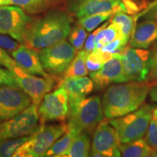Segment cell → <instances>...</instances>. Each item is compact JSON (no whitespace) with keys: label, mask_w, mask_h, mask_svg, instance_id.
Wrapping results in <instances>:
<instances>
[{"label":"cell","mask_w":157,"mask_h":157,"mask_svg":"<svg viewBox=\"0 0 157 157\" xmlns=\"http://www.w3.org/2000/svg\"><path fill=\"white\" fill-rule=\"evenodd\" d=\"M149 90L146 81L111 84L102 98L104 115L110 119L132 112L144 104Z\"/></svg>","instance_id":"cell-1"},{"label":"cell","mask_w":157,"mask_h":157,"mask_svg":"<svg viewBox=\"0 0 157 157\" xmlns=\"http://www.w3.org/2000/svg\"><path fill=\"white\" fill-rule=\"evenodd\" d=\"M71 29L69 15L62 10H51L32 21L23 42L34 50H41L66 39Z\"/></svg>","instance_id":"cell-2"},{"label":"cell","mask_w":157,"mask_h":157,"mask_svg":"<svg viewBox=\"0 0 157 157\" xmlns=\"http://www.w3.org/2000/svg\"><path fill=\"white\" fill-rule=\"evenodd\" d=\"M101 100L98 96L84 98L68 103V129L76 135L91 133L103 119Z\"/></svg>","instance_id":"cell-3"},{"label":"cell","mask_w":157,"mask_h":157,"mask_svg":"<svg viewBox=\"0 0 157 157\" xmlns=\"http://www.w3.org/2000/svg\"><path fill=\"white\" fill-rule=\"evenodd\" d=\"M152 108L144 103L132 112L109 119L110 124L119 133L121 143L131 142L146 135L152 119Z\"/></svg>","instance_id":"cell-4"},{"label":"cell","mask_w":157,"mask_h":157,"mask_svg":"<svg viewBox=\"0 0 157 157\" xmlns=\"http://www.w3.org/2000/svg\"><path fill=\"white\" fill-rule=\"evenodd\" d=\"M68 130L65 124L41 125L36 127L29 141L21 146L13 156L42 157L54 143Z\"/></svg>","instance_id":"cell-5"},{"label":"cell","mask_w":157,"mask_h":157,"mask_svg":"<svg viewBox=\"0 0 157 157\" xmlns=\"http://www.w3.org/2000/svg\"><path fill=\"white\" fill-rule=\"evenodd\" d=\"M45 71L53 76L63 74L76 56V50L66 39L38 52Z\"/></svg>","instance_id":"cell-6"},{"label":"cell","mask_w":157,"mask_h":157,"mask_svg":"<svg viewBox=\"0 0 157 157\" xmlns=\"http://www.w3.org/2000/svg\"><path fill=\"white\" fill-rule=\"evenodd\" d=\"M39 120L38 105L32 103L22 112L0 124V141L31 135Z\"/></svg>","instance_id":"cell-7"},{"label":"cell","mask_w":157,"mask_h":157,"mask_svg":"<svg viewBox=\"0 0 157 157\" xmlns=\"http://www.w3.org/2000/svg\"><path fill=\"white\" fill-rule=\"evenodd\" d=\"M32 21V18L18 6H0V34L8 35L17 42H23Z\"/></svg>","instance_id":"cell-8"},{"label":"cell","mask_w":157,"mask_h":157,"mask_svg":"<svg viewBox=\"0 0 157 157\" xmlns=\"http://www.w3.org/2000/svg\"><path fill=\"white\" fill-rule=\"evenodd\" d=\"M121 144L120 137L116 129L109 121L103 119L94 130L89 156L119 157Z\"/></svg>","instance_id":"cell-9"},{"label":"cell","mask_w":157,"mask_h":157,"mask_svg":"<svg viewBox=\"0 0 157 157\" xmlns=\"http://www.w3.org/2000/svg\"><path fill=\"white\" fill-rule=\"evenodd\" d=\"M124 73L128 82H145L149 74L150 51L129 47L120 52Z\"/></svg>","instance_id":"cell-10"},{"label":"cell","mask_w":157,"mask_h":157,"mask_svg":"<svg viewBox=\"0 0 157 157\" xmlns=\"http://www.w3.org/2000/svg\"><path fill=\"white\" fill-rule=\"evenodd\" d=\"M10 71L14 75L20 89L31 98L33 103L39 105L44 96L52 89L55 85L53 76L47 77H38L29 74L15 64Z\"/></svg>","instance_id":"cell-11"},{"label":"cell","mask_w":157,"mask_h":157,"mask_svg":"<svg viewBox=\"0 0 157 157\" xmlns=\"http://www.w3.org/2000/svg\"><path fill=\"white\" fill-rule=\"evenodd\" d=\"M68 98L63 87L52 93H48L44 96L39 103L38 113L42 123L50 121H63L68 117Z\"/></svg>","instance_id":"cell-12"},{"label":"cell","mask_w":157,"mask_h":157,"mask_svg":"<svg viewBox=\"0 0 157 157\" xmlns=\"http://www.w3.org/2000/svg\"><path fill=\"white\" fill-rule=\"evenodd\" d=\"M31 98L21 89L0 87V121L11 119L31 104Z\"/></svg>","instance_id":"cell-13"},{"label":"cell","mask_w":157,"mask_h":157,"mask_svg":"<svg viewBox=\"0 0 157 157\" xmlns=\"http://www.w3.org/2000/svg\"><path fill=\"white\" fill-rule=\"evenodd\" d=\"M67 10L77 18L111 11L126 13L121 0H68Z\"/></svg>","instance_id":"cell-14"},{"label":"cell","mask_w":157,"mask_h":157,"mask_svg":"<svg viewBox=\"0 0 157 157\" xmlns=\"http://www.w3.org/2000/svg\"><path fill=\"white\" fill-rule=\"evenodd\" d=\"M90 76L96 90L104 89L113 84L128 82L124 73L120 53L105 63L99 70L91 72Z\"/></svg>","instance_id":"cell-15"},{"label":"cell","mask_w":157,"mask_h":157,"mask_svg":"<svg viewBox=\"0 0 157 157\" xmlns=\"http://www.w3.org/2000/svg\"><path fill=\"white\" fill-rule=\"evenodd\" d=\"M11 56L17 66L27 73L43 77L50 76L43 68L39 53L34 49L27 45H21L11 52Z\"/></svg>","instance_id":"cell-16"},{"label":"cell","mask_w":157,"mask_h":157,"mask_svg":"<svg viewBox=\"0 0 157 157\" xmlns=\"http://www.w3.org/2000/svg\"><path fill=\"white\" fill-rule=\"evenodd\" d=\"M157 41V20L146 18L134 28L129 47L148 49Z\"/></svg>","instance_id":"cell-17"},{"label":"cell","mask_w":157,"mask_h":157,"mask_svg":"<svg viewBox=\"0 0 157 157\" xmlns=\"http://www.w3.org/2000/svg\"><path fill=\"white\" fill-rule=\"evenodd\" d=\"M59 87H63L66 91L69 103L86 98L93 90L94 84L87 76H74L63 78Z\"/></svg>","instance_id":"cell-18"},{"label":"cell","mask_w":157,"mask_h":157,"mask_svg":"<svg viewBox=\"0 0 157 157\" xmlns=\"http://www.w3.org/2000/svg\"><path fill=\"white\" fill-rule=\"evenodd\" d=\"M119 151L121 156L123 157L155 156L156 153L143 138L128 143H121L119 146Z\"/></svg>","instance_id":"cell-19"},{"label":"cell","mask_w":157,"mask_h":157,"mask_svg":"<svg viewBox=\"0 0 157 157\" xmlns=\"http://www.w3.org/2000/svg\"><path fill=\"white\" fill-rule=\"evenodd\" d=\"M58 0H2V5H16L30 14L42 13L57 3Z\"/></svg>","instance_id":"cell-20"},{"label":"cell","mask_w":157,"mask_h":157,"mask_svg":"<svg viewBox=\"0 0 157 157\" xmlns=\"http://www.w3.org/2000/svg\"><path fill=\"white\" fill-rule=\"evenodd\" d=\"M121 37L123 38L119 27L114 23L108 21L101 25L100 31L97 34L95 50H101L105 45Z\"/></svg>","instance_id":"cell-21"},{"label":"cell","mask_w":157,"mask_h":157,"mask_svg":"<svg viewBox=\"0 0 157 157\" xmlns=\"http://www.w3.org/2000/svg\"><path fill=\"white\" fill-rule=\"evenodd\" d=\"M89 133L82 132L76 135L73 142L64 154V157L89 156L90 151V138Z\"/></svg>","instance_id":"cell-22"},{"label":"cell","mask_w":157,"mask_h":157,"mask_svg":"<svg viewBox=\"0 0 157 157\" xmlns=\"http://www.w3.org/2000/svg\"><path fill=\"white\" fill-rule=\"evenodd\" d=\"M136 21L135 15H130L124 12H117L111 17V22L119 27L124 39L128 42L134 30Z\"/></svg>","instance_id":"cell-23"},{"label":"cell","mask_w":157,"mask_h":157,"mask_svg":"<svg viewBox=\"0 0 157 157\" xmlns=\"http://www.w3.org/2000/svg\"><path fill=\"white\" fill-rule=\"evenodd\" d=\"M88 52L84 50H80L76 54L67 69L63 74V78L74 76H85L89 74L86 66V58Z\"/></svg>","instance_id":"cell-24"},{"label":"cell","mask_w":157,"mask_h":157,"mask_svg":"<svg viewBox=\"0 0 157 157\" xmlns=\"http://www.w3.org/2000/svg\"><path fill=\"white\" fill-rule=\"evenodd\" d=\"M76 135L74 131L68 129L64 135L58 138L46 152L44 156H63L75 138Z\"/></svg>","instance_id":"cell-25"},{"label":"cell","mask_w":157,"mask_h":157,"mask_svg":"<svg viewBox=\"0 0 157 157\" xmlns=\"http://www.w3.org/2000/svg\"><path fill=\"white\" fill-rule=\"evenodd\" d=\"M119 53H111V52H103L101 50H94L87 54L86 58V66L88 71L94 72L99 70L103 65L117 56Z\"/></svg>","instance_id":"cell-26"},{"label":"cell","mask_w":157,"mask_h":157,"mask_svg":"<svg viewBox=\"0 0 157 157\" xmlns=\"http://www.w3.org/2000/svg\"><path fill=\"white\" fill-rule=\"evenodd\" d=\"M114 12H106V13H97L88 16L82 17L78 18V22L87 32H91L98 28L102 23L108 21L110 17L113 16Z\"/></svg>","instance_id":"cell-27"},{"label":"cell","mask_w":157,"mask_h":157,"mask_svg":"<svg viewBox=\"0 0 157 157\" xmlns=\"http://www.w3.org/2000/svg\"><path fill=\"white\" fill-rule=\"evenodd\" d=\"M31 135L0 141V157L13 156L15 151L31 139Z\"/></svg>","instance_id":"cell-28"},{"label":"cell","mask_w":157,"mask_h":157,"mask_svg":"<svg viewBox=\"0 0 157 157\" xmlns=\"http://www.w3.org/2000/svg\"><path fill=\"white\" fill-rule=\"evenodd\" d=\"M68 37L71 44L76 50H80L83 48L87 38V31L81 25L77 23V25L71 29Z\"/></svg>","instance_id":"cell-29"},{"label":"cell","mask_w":157,"mask_h":157,"mask_svg":"<svg viewBox=\"0 0 157 157\" xmlns=\"http://www.w3.org/2000/svg\"><path fill=\"white\" fill-rule=\"evenodd\" d=\"M145 140L155 151L157 152V120L151 119L146 133Z\"/></svg>","instance_id":"cell-30"},{"label":"cell","mask_w":157,"mask_h":157,"mask_svg":"<svg viewBox=\"0 0 157 157\" xmlns=\"http://www.w3.org/2000/svg\"><path fill=\"white\" fill-rule=\"evenodd\" d=\"M0 85L19 88L14 75L8 68L5 69V68H0Z\"/></svg>","instance_id":"cell-31"},{"label":"cell","mask_w":157,"mask_h":157,"mask_svg":"<svg viewBox=\"0 0 157 157\" xmlns=\"http://www.w3.org/2000/svg\"><path fill=\"white\" fill-rule=\"evenodd\" d=\"M127 44V42L122 37H121L105 45L101 49V50L103 52H111V53H120L123 49L126 47Z\"/></svg>","instance_id":"cell-32"},{"label":"cell","mask_w":157,"mask_h":157,"mask_svg":"<svg viewBox=\"0 0 157 157\" xmlns=\"http://www.w3.org/2000/svg\"><path fill=\"white\" fill-rule=\"evenodd\" d=\"M149 79L157 80V43L154 44L153 50L150 51V58H149Z\"/></svg>","instance_id":"cell-33"},{"label":"cell","mask_w":157,"mask_h":157,"mask_svg":"<svg viewBox=\"0 0 157 157\" xmlns=\"http://www.w3.org/2000/svg\"><path fill=\"white\" fill-rule=\"evenodd\" d=\"M18 47V43L6 34H0V48L9 52H13Z\"/></svg>","instance_id":"cell-34"},{"label":"cell","mask_w":157,"mask_h":157,"mask_svg":"<svg viewBox=\"0 0 157 157\" xmlns=\"http://www.w3.org/2000/svg\"><path fill=\"white\" fill-rule=\"evenodd\" d=\"M15 64L16 63L14 59L11 58L5 50L0 48V66H4V67H6L10 70Z\"/></svg>","instance_id":"cell-35"},{"label":"cell","mask_w":157,"mask_h":157,"mask_svg":"<svg viewBox=\"0 0 157 157\" xmlns=\"http://www.w3.org/2000/svg\"><path fill=\"white\" fill-rule=\"evenodd\" d=\"M100 29H101V26H100L99 28L98 27V28L95 29V30L93 31V32L87 37V39H86L85 43H84V50L87 52H88V53L91 52L92 51H93L95 49V39L98 31H100Z\"/></svg>","instance_id":"cell-36"},{"label":"cell","mask_w":157,"mask_h":157,"mask_svg":"<svg viewBox=\"0 0 157 157\" xmlns=\"http://www.w3.org/2000/svg\"><path fill=\"white\" fill-rule=\"evenodd\" d=\"M156 5H157V0H154V1L151 2L149 3V5L148 6H146V7L143 10L142 12H140V13H137V15H135V18H136V20H137L138 18H140V17H142L143 15H144L146 12L152 9L153 7H156Z\"/></svg>","instance_id":"cell-37"},{"label":"cell","mask_w":157,"mask_h":157,"mask_svg":"<svg viewBox=\"0 0 157 157\" xmlns=\"http://www.w3.org/2000/svg\"><path fill=\"white\" fill-rule=\"evenodd\" d=\"M143 17L157 20V5L156 7H153L152 9H151L150 10L146 12V13L143 15Z\"/></svg>","instance_id":"cell-38"},{"label":"cell","mask_w":157,"mask_h":157,"mask_svg":"<svg viewBox=\"0 0 157 157\" xmlns=\"http://www.w3.org/2000/svg\"><path fill=\"white\" fill-rule=\"evenodd\" d=\"M149 95H150V97L152 101L157 103V85H155L151 88H150Z\"/></svg>","instance_id":"cell-39"},{"label":"cell","mask_w":157,"mask_h":157,"mask_svg":"<svg viewBox=\"0 0 157 157\" xmlns=\"http://www.w3.org/2000/svg\"><path fill=\"white\" fill-rule=\"evenodd\" d=\"M152 119L157 120V107L154 106L152 108Z\"/></svg>","instance_id":"cell-40"},{"label":"cell","mask_w":157,"mask_h":157,"mask_svg":"<svg viewBox=\"0 0 157 157\" xmlns=\"http://www.w3.org/2000/svg\"><path fill=\"white\" fill-rule=\"evenodd\" d=\"M155 156H157V152H156V154H155Z\"/></svg>","instance_id":"cell-41"},{"label":"cell","mask_w":157,"mask_h":157,"mask_svg":"<svg viewBox=\"0 0 157 157\" xmlns=\"http://www.w3.org/2000/svg\"><path fill=\"white\" fill-rule=\"evenodd\" d=\"M2 0H0V4H1V2H2Z\"/></svg>","instance_id":"cell-42"}]
</instances>
